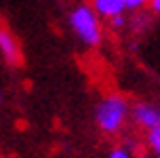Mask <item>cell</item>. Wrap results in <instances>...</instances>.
Returning a JSON list of instances; mask_svg holds the SVG:
<instances>
[{
	"label": "cell",
	"instance_id": "1",
	"mask_svg": "<svg viewBox=\"0 0 160 158\" xmlns=\"http://www.w3.org/2000/svg\"><path fill=\"white\" fill-rule=\"evenodd\" d=\"M70 25L74 34L78 36L87 47H97L101 42L103 30H101V19L95 13L91 4H78L70 13Z\"/></svg>",
	"mask_w": 160,
	"mask_h": 158
},
{
	"label": "cell",
	"instance_id": "2",
	"mask_svg": "<svg viewBox=\"0 0 160 158\" xmlns=\"http://www.w3.org/2000/svg\"><path fill=\"white\" fill-rule=\"evenodd\" d=\"M127 116H128V101L122 95H108L97 105L95 112L97 125L105 133H118L127 122Z\"/></svg>",
	"mask_w": 160,
	"mask_h": 158
},
{
	"label": "cell",
	"instance_id": "3",
	"mask_svg": "<svg viewBox=\"0 0 160 158\" xmlns=\"http://www.w3.org/2000/svg\"><path fill=\"white\" fill-rule=\"evenodd\" d=\"M133 118L139 126L150 131V129L160 125V108L152 105V103H137L133 108Z\"/></svg>",
	"mask_w": 160,
	"mask_h": 158
},
{
	"label": "cell",
	"instance_id": "4",
	"mask_svg": "<svg viewBox=\"0 0 160 158\" xmlns=\"http://www.w3.org/2000/svg\"><path fill=\"white\" fill-rule=\"evenodd\" d=\"M0 53L4 55L11 65H19L21 63V48L19 42L13 36V32H8L7 28H0Z\"/></svg>",
	"mask_w": 160,
	"mask_h": 158
},
{
	"label": "cell",
	"instance_id": "5",
	"mask_svg": "<svg viewBox=\"0 0 160 158\" xmlns=\"http://www.w3.org/2000/svg\"><path fill=\"white\" fill-rule=\"evenodd\" d=\"M91 7L95 8V13L99 17H105V19H110L114 15H120V13L127 11L124 8V0H93Z\"/></svg>",
	"mask_w": 160,
	"mask_h": 158
},
{
	"label": "cell",
	"instance_id": "6",
	"mask_svg": "<svg viewBox=\"0 0 160 158\" xmlns=\"http://www.w3.org/2000/svg\"><path fill=\"white\" fill-rule=\"evenodd\" d=\"M148 143H150V148L156 156L160 158V125L150 129V135H148Z\"/></svg>",
	"mask_w": 160,
	"mask_h": 158
},
{
	"label": "cell",
	"instance_id": "7",
	"mask_svg": "<svg viewBox=\"0 0 160 158\" xmlns=\"http://www.w3.org/2000/svg\"><path fill=\"white\" fill-rule=\"evenodd\" d=\"M145 4H150V0H124V8H128V11H139Z\"/></svg>",
	"mask_w": 160,
	"mask_h": 158
},
{
	"label": "cell",
	"instance_id": "8",
	"mask_svg": "<svg viewBox=\"0 0 160 158\" xmlns=\"http://www.w3.org/2000/svg\"><path fill=\"white\" fill-rule=\"evenodd\" d=\"M110 23H112V28H114V30H120V28H124V25H127L124 13H120V15H114V17H110Z\"/></svg>",
	"mask_w": 160,
	"mask_h": 158
},
{
	"label": "cell",
	"instance_id": "9",
	"mask_svg": "<svg viewBox=\"0 0 160 158\" xmlns=\"http://www.w3.org/2000/svg\"><path fill=\"white\" fill-rule=\"evenodd\" d=\"M108 158H131V152H128L127 148H116V150L110 152Z\"/></svg>",
	"mask_w": 160,
	"mask_h": 158
},
{
	"label": "cell",
	"instance_id": "10",
	"mask_svg": "<svg viewBox=\"0 0 160 158\" xmlns=\"http://www.w3.org/2000/svg\"><path fill=\"white\" fill-rule=\"evenodd\" d=\"M150 4H152L154 13H156V15H160V0H150Z\"/></svg>",
	"mask_w": 160,
	"mask_h": 158
},
{
	"label": "cell",
	"instance_id": "11",
	"mask_svg": "<svg viewBox=\"0 0 160 158\" xmlns=\"http://www.w3.org/2000/svg\"><path fill=\"white\" fill-rule=\"evenodd\" d=\"M137 158H150V156H143V154H141V156H137Z\"/></svg>",
	"mask_w": 160,
	"mask_h": 158
}]
</instances>
